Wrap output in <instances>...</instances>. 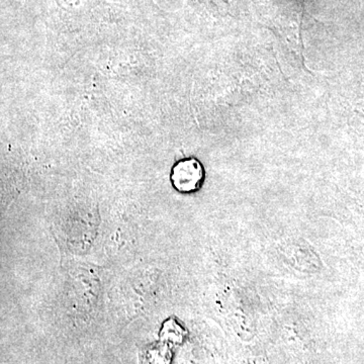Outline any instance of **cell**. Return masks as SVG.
<instances>
[{
  "instance_id": "1",
  "label": "cell",
  "mask_w": 364,
  "mask_h": 364,
  "mask_svg": "<svg viewBox=\"0 0 364 364\" xmlns=\"http://www.w3.org/2000/svg\"><path fill=\"white\" fill-rule=\"evenodd\" d=\"M170 181L179 193H196L202 188L205 181V169L200 160L184 158L172 167Z\"/></svg>"
}]
</instances>
